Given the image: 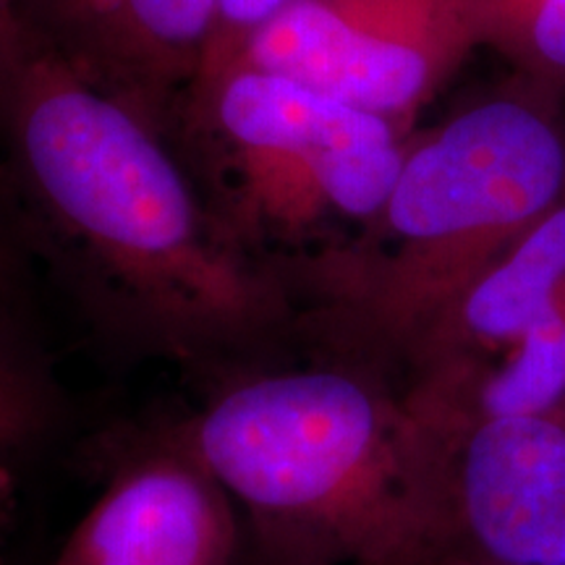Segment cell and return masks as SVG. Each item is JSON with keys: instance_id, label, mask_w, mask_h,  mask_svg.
<instances>
[{"instance_id": "cell-12", "label": "cell", "mask_w": 565, "mask_h": 565, "mask_svg": "<svg viewBox=\"0 0 565 565\" xmlns=\"http://www.w3.org/2000/svg\"><path fill=\"white\" fill-rule=\"evenodd\" d=\"M291 3L296 0H217L215 26H212L210 47L192 97L210 82H215L238 58L254 32L263 30L267 21L286 11Z\"/></svg>"}, {"instance_id": "cell-4", "label": "cell", "mask_w": 565, "mask_h": 565, "mask_svg": "<svg viewBox=\"0 0 565 565\" xmlns=\"http://www.w3.org/2000/svg\"><path fill=\"white\" fill-rule=\"evenodd\" d=\"M181 126L223 196L217 217L242 246L372 223L408 150L395 121L244 63L196 92Z\"/></svg>"}, {"instance_id": "cell-1", "label": "cell", "mask_w": 565, "mask_h": 565, "mask_svg": "<svg viewBox=\"0 0 565 565\" xmlns=\"http://www.w3.org/2000/svg\"><path fill=\"white\" fill-rule=\"evenodd\" d=\"M0 145L34 215L160 341H242L286 312L278 282L204 207L166 134L21 19L0 34Z\"/></svg>"}, {"instance_id": "cell-8", "label": "cell", "mask_w": 565, "mask_h": 565, "mask_svg": "<svg viewBox=\"0 0 565 565\" xmlns=\"http://www.w3.org/2000/svg\"><path fill=\"white\" fill-rule=\"evenodd\" d=\"M231 500L189 448L145 458L105 487L53 565H228Z\"/></svg>"}, {"instance_id": "cell-10", "label": "cell", "mask_w": 565, "mask_h": 565, "mask_svg": "<svg viewBox=\"0 0 565 565\" xmlns=\"http://www.w3.org/2000/svg\"><path fill=\"white\" fill-rule=\"evenodd\" d=\"M479 40L540 82L565 84V0H477Z\"/></svg>"}, {"instance_id": "cell-6", "label": "cell", "mask_w": 565, "mask_h": 565, "mask_svg": "<svg viewBox=\"0 0 565 565\" xmlns=\"http://www.w3.org/2000/svg\"><path fill=\"white\" fill-rule=\"evenodd\" d=\"M427 433L443 454L450 532H463L484 565H565L561 408Z\"/></svg>"}, {"instance_id": "cell-7", "label": "cell", "mask_w": 565, "mask_h": 565, "mask_svg": "<svg viewBox=\"0 0 565 565\" xmlns=\"http://www.w3.org/2000/svg\"><path fill=\"white\" fill-rule=\"evenodd\" d=\"M217 0H19V19L76 74L168 134L183 121Z\"/></svg>"}, {"instance_id": "cell-15", "label": "cell", "mask_w": 565, "mask_h": 565, "mask_svg": "<svg viewBox=\"0 0 565 565\" xmlns=\"http://www.w3.org/2000/svg\"><path fill=\"white\" fill-rule=\"evenodd\" d=\"M6 275H9V257H6V246L0 242V282L6 280Z\"/></svg>"}, {"instance_id": "cell-3", "label": "cell", "mask_w": 565, "mask_h": 565, "mask_svg": "<svg viewBox=\"0 0 565 565\" xmlns=\"http://www.w3.org/2000/svg\"><path fill=\"white\" fill-rule=\"evenodd\" d=\"M563 196L561 126L542 105L492 97L408 147L370 242L317 275L374 335L414 349Z\"/></svg>"}, {"instance_id": "cell-13", "label": "cell", "mask_w": 565, "mask_h": 565, "mask_svg": "<svg viewBox=\"0 0 565 565\" xmlns=\"http://www.w3.org/2000/svg\"><path fill=\"white\" fill-rule=\"evenodd\" d=\"M11 508H13V487L9 471L0 466V553H3L6 532H9L11 524Z\"/></svg>"}, {"instance_id": "cell-14", "label": "cell", "mask_w": 565, "mask_h": 565, "mask_svg": "<svg viewBox=\"0 0 565 565\" xmlns=\"http://www.w3.org/2000/svg\"><path fill=\"white\" fill-rule=\"evenodd\" d=\"M19 21V0H0V34H6Z\"/></svg>"}, {"instance_id": "cell-2", "label": "cell", "mask_w": 565, "mask_h": 565, "mask_svg": "<svg viewBox=\"0 0 565 565\" xmlns=\"http://www.w3.org/2000/svg\"><path fill=\"white\" fill-rule=\"evenodd\" d=\"M186 448L301 565H443L454 540L437 443L412 406L351 372L249 380Z\"/></svg>"}, {"instance_id": "cell-11", "label": "cell", "mask_w": 565, "mask_h": 565, "mask_svg": "<svg viewBox=\"0 0 565 565\" xmlns=\"http://www.w3.org/2000/svg\"><path fill=\"white\" fill-rule=\"evenodd\" d=\"M47 401L40 377L0 335V458L21 448L45 424Z\"/></svg>"}, {"instance_id": "cell-5", "label": "cell", "mask_w": 565, "mask_h": 565, "mask_svg": "<svg viewBox=\"0 0 565 565\" xmlns=\"http://www.w3.org/2000/svg\"><path fill=\"white\" fill-rule=\"evenodd\" d=\"M479 45L477 0H296L231 66L288 76L398 124Z\"/></svg>"}, {"instance_id": "cell-9", "label": "cell", "mask_w": 565, "mask_h": 565, "mask_svg": "<svg viewBox=\"0 0 565 565\" xmlns=\"http://www.w3.org/2000/svg\"><path fill=\"white\" fill-rule=\"evenodd\" d=\"M565 303V196L487 267L414 345L424 364L511 349Z\"/></svg>"}]
</instances>
